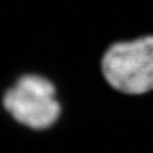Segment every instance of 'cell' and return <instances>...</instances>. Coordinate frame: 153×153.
<instances>
[{"label": "cell", "instance_id": "obj_1", "mask_svg": "<svg viewBox=\"0 0 153 153\" xmlns=\"http://www.w3.org/2000/svg\"><path fill=\"white\" fill-rule=\"evenodd\" d=\"M103 82L126 97L153 93V33L111 42L100 59Z\"/></svg>", "mask_w": 153, "mask_h": 153}, {"label": "cell", "instance_id": "obj_2", "mask_svg": "<svg viewBox=\"0 0 153 153\" xmlns=\"http://www.w3.org/2000/svg\"><path fill=\"white\" fill-rule=\"evenodd\" d=\"M3 106L17 123L35 130L49 129L61 115L54 83L38 74L18 78L4 93Z\"/></svg>", "mask_w": 153, "mask_h": 153}]
</instances>
